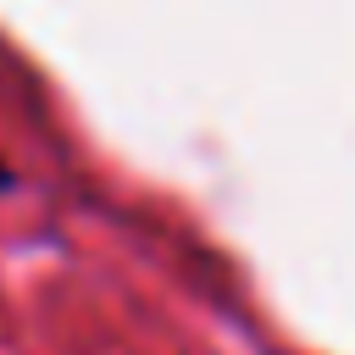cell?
I'll list each match as a JSON object with an SVG mask.
<instances>
[{"instance_id":"obj_1","label":"cell","mask_w":355,"mask_h":355,"mask_svg":"<svg viewBox=\"0 0 355 355\" xmlns=\"http://www.w3.org/2000/svg\"><path fill=\"white\" fill-rule=\"evenodd\" d=\"M11 183H17V178H11V166L0 161V189H11Z\"/></svg>"}]
</instances>
